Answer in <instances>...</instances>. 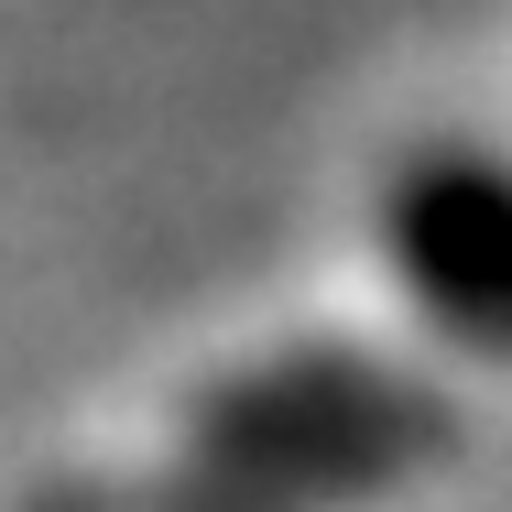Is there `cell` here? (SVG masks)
<instances>
[{
    "label": "cell",
    "mask_w": 512,
    "mask_h": 512,
    "mask_svg": "<svg viewBox=\"0 0 512 512\" xmlns=\"http://www.w3.org/2000/svg\"><path fill=\"white\" fill-rule=\"evenodd\" d=\"M44 512H262V502L197 480V491H77V502H44Z\"/></svg>",
    "instance_id": "cell-3"
},
{
    "label": "cell",
    "mask_w": 512,
    "mask_h": 512,
    "mask_svg": "<svg viewBox=\"0 0 512 512\" xmlns=\"http://www.w3.org/2000/svg\"><path fill=\"white\" fill-rule=\"evenodd\" d=\"M447 447H458V404L425 371L382 360V349H338V338L251 360V371L207 382L186 414L197 480L262 512H360L425 480Z\"/></svg>",
    "instance_id": "cell-1"
},
{
    "label": "cell",
    "mask_w": 512,
    "mask_h": 512,
    "mask_svg": "<svg viewBox=\"0 0 512 512\" xmlns=\"http://www.w3.org/2000/svg\"><path fill=\"white\" fill-rule=\"evenodd\" d=\"M382 251L414 316L480 360H512V153L425 142L382 186Z\"/></svg>",
    "instance_id": "cell-2"
}]
</instances>
